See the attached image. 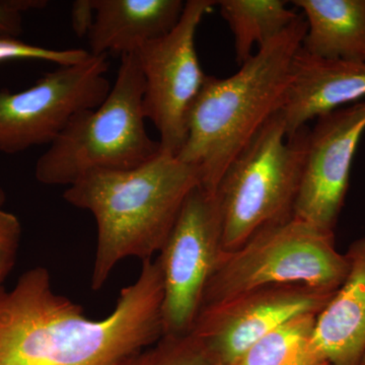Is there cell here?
Listing matches in <instances>:
<instances>
[{"mask_svg":"<svg viewBox=\"0 0 365 365\" xmlns=\"http://www.w3.org/2000/svg\"><path fill=\"white\" fill-rule=\"evenodd\" d=\"M163 299L153 259L103 319L57 294L47 269H31L11 289L0 287V365H126L163 337Z\"/></svg>","mask_w":365,"mask_h":365,"instance_id":"obj_1","label":"cell"},{"mask_svg":"<svg viewBox=\"0 0 365 365\" xmlns=\"http://www.w3.org/2000/svg\"><path fill=\"white\" fill-rule=\"evenodd\" d=\"M198 186L195 167L162 150L135 169L91 173L69 186L64 200L91 212L97 225L91 288L100 289L119 262L160 253Z\"/></svg>","mask_w":365,"mask_h":365,"instance_id":"obj_2","label":"cell"},{"mask_svg":"<svg viewBox=\"0 0 365 365\" xmlns=\"http://www.w3.org/2000/svg\"><path fill=\"white\" fill-rule=\"evenodd\" d=\"M307 33L304 16L255 53L234 76H206L192 105L177 158L200 174V186L216 193L223 175L279 111L292 61Z\"/></svg>","mask_w":365,"mask_h":365,"instance_id":"obj_3","label":"cell"},{"mask_svg":"<svg viewBox=\"0 0 365 365\" xmlns=\"http://www.w3.org/2000/svg\"><path fill=\"white\" fill-rule=\"evenodd\" d=\"M143 95L136 53L125 54L104 102L71 118L36 163V179L69 187L91 173L135 169L155 157L160 143L146 130Z\"/></svg>","mask_w":365,"mask_h":365,"instance_id":"obj_4","label":"cell"},{"mask_svg":"<svg viewBox=\"0 0 365 365\" xmlns=\"http://www.w3.org/2000/svg\"><path fill=\"white\" fill-rule=\"evenodd\" d=\"M348 271L349 261L336 248L335 232L292 216L262 228L239 248L222 251L201 309L270 285L336 292Z\"/></svg>","mask_w":365,"mask_h":365,"instance_id":"obj_5","label":"cell"},{"mask_svg":"<svg viewBox=\"0 0 365 365\" xmlns=\"http://www.w3.org/2000/svg\"><path fill=\"white\" fill-rule=\"evenodd\" d=\"M309 133L306 126L287 136L278 111L228 167L216 190L222 251L239 248L262 228L294 216Z\"/></svg>","mask_w":365,"mask_h":365,"instance_id":"obj_6","label":"cell"},{"mask_svg":"<svg viewBox=\"0 0 365 365\" xmlns=\"http://www.w3.org/2000/svg\"><path fill=\"white\" fill-rule=\"evenodd\" d=\"M222 251V211L217 194L198 186L182 205L155 259L163 278V336L191 332Z\"/></svg>","mask_w":365,"mask_h":365,"instance_id":"obj_7","label":"cell"},{"mask_svg":"<svg viewBox=\"0 0 365 365\" xmlns=\"http://www.w3.org/2000/svg\"><path fill=\"white\" fill-rule=\"evenodd\" d=\"M215 6L213 0H188L177 26L136 52L144 78V115L160 134V150L176 157L186 138L190 110L207 76L197 56V29Z\"/></svg>","mask_w":365,"mask_h":365,"instance_id":"obj_8","label":"cell"},{"mask_svg":"<svg viewBox=\"0 0 365 365\" xmlns=\"http://www.w3.org/2000/svg\"><path fill=\"white\" fill-rule=\"evenodd\" d=\"M107 55L59 66L19 93L0 90V153L51 144L72 117L104 102L111 90Z\"/></svg>","mask_w":365,"mask_h":365,"instance_id":"obj_9","label":"cell"},{"mask_svg":"<svg viewBox=\"0 0 365 365\" xmlns=\"http://www.w3.org/2000/svg\"><path fill=\"white\" fill-rule=\"evenodd\" d=\"M335 292L299 284L256 288L203 307L191 332L220 365H234L268 334L304 314H318Z\"/></svg>","mask_w":365,"mask_h":365,"instance_id":"obj_10","label":"cell"},{"mask_svg":"<svg viewBox=\"0 0 365 365\" xmlns=\"http://www.w3.org/2000/svg\"><path fill=\"white\" fill-rule=\"evenodd\" d=\"M364 132L365 100L317 119L309 133L294 217L335 232Z\"/></svg>","mask_w":365,"mask_h":365,"instance_id":"obj_11","label":"cell"},{"mask_svg":"<svg viewBox=\"0 0 365 365\" xmlns=\"http://www.w3.org/2000/svg\"><path fill=\"white\" fill-rule=\"evenodd\" d=\"M365 100V62L319 58L299 48L279 113L287 136L311 120Z\"/></svg>","mask_w":365,"mask_h":365,"instance_id":"obj_12","label":"cell"},{"mask_svg":"<svg viewBox=\"0 0 365 365\" xmlns=\"http://www.w3.org/2000/svg\"><path fill=\"white\" fill-rule=\"evenodd\" d=\"M349 271L316 318L313 342L329 365H361L365 354V237L350 245Z\"/></svg>","mask_w":365,"mask_h":365,"instance_id":"obj_13","label":"cell"},{"mask_svg":"<svg viewBox=\"0 0 365 365\" xmlns=\"http://www.w3.org/2000/svg\"><path fill=\"white\" fill-rule=\"evenodd\" d=\"M90 53L123 56L169 34L181 19L182 0H93Z\"/></svg>","mask_w":365,"mask_h":365,"instance_id":"obj_14","label":"cell"},{"mask_svg":"<svg viewBox=\"0 0 365 365\" xmlns=\"http://www.w3.org/2000/svg\"><path fill=\"white\" fill-rule=\"evenodd\" d=\"M307 21L302 49L329 60L365 62V0H294Z\"/></svg>","mask_w":365,"mask_h":365,"instance_id":"obj_15","label":"cell"},{"mask_svg":"<svg viewBox=\"0 0 365 365\" xmlns=\"http://www.w3.org/2000/svg\"><path fill=\"white\" fill-rule=\"evenodd\" d=\"M220 14L234 35L235 60L242 66L259 48L294 24L300 14L288 9L283 0H220Z\"/></svg>","mask_w":365,"mask_h":365,"instance_id":"obj_16","label":"cell"},{"mask_svg":"<svg viewBox=\"0 0 365 365\" xmlns=\"http://www.w3.org/2000/svg\"><path fill=\"white\" fill-rule=\"evenodd\" d=\"M318 314H304L268 334L234 365H329L313 342Z\"/></svg>","mask_w":365,"mask_h":365,"instance_id":"obj_17","label":"cell"},{"mask_svg":"<svg viewBox=\"0 0 365 365\" xmlns=\"http://www.w3.org/2000/svg\"><path fill=\"white\" fill-rule=\"evenodd\" d=\"M146 365H220L203 341L190 332L163 336Z\"/></svg>","mask_w":365,"mask_h":365,"instance_id":"obj_18","label":"cell"},{"mask_svg":"<svg viewBox=\"0 0 365 365\" xmlns=\"http://www.w3.org/2000/svg\"><path fill=\"white\" fill-rule=\"evenodd\" d=\"M90 51L83 49H50L28 44L19 38L0 37V63L11 60H42L58 66H72L90 58Z\"/></svg>","mask_w":365,"mask_h":365,"instance_id":"obj_19","label":"cell"},{"mask_svg":"<svg viewBox=\"0 0 365 365\" xmlns=\"http://www.w3.org/2000/svg\"><path fill=\"white\" fill-rule=\"evenodd\" d=\"M21 235L20 220L0 206V287L14 267Z\"/></svg>","mask_w":365,"mask_h":365,"instance_id":"obj_20","label":"cell"},{"mask_svg":"<svg viewBox=\"0 0 365 365\" xmlns=\"http://www.w3.org/2000/svg\"><path fill=\"white\" fill-rule=\"evenodd\" d=\"M47 4L44 0H0V37H20L23 33V14Z\"/></svg>","mask_w":365,"mask_h":365,"instance_id":"obj_21","label":"cell"},{"mask_svg":"<svg viewBox=\"0 0 365 365\" xmlns=\"http://www.w3.org/2000/svg\"><path fill=\"white\" fill-rule=\"evenodd\" d=\"M71 16L74 32L78 34L79 37L88 36L95 16L93 0L74 1L72 4Z\"/></svg>","mask_w":365,"mask_h":365,"instance_id":"obj_22","label":"cell"},{"mask_svg":"<svg viewBox=\"0 0 365 365\" xmlns=\"http://www.w3.org/2000/svg\"><path fill=\"white\" fill-rule=\"evenodd\" d=\"M150 349L145 350L140 354L137 355L133 359H131L126 365H146L150 360Z\"/></svg>","mask_w":365,"mask_h":365,"instance_id":"obj_23","label":"cell"},{"mask_svg":"<svg viewBox=\"0 0 365 365\" xmlns=\"http://www.w3.org/2000/svg\"><path fill=\"white\" fill-rule=\"evenodd\" d=\"M4 202H6V194L4 190L0 188V206H4Z\"/></svg>","mask_w":365,"mask_h":365,"instance_id":"obj_24","label":"cell"},{"mask_svg":"<svg viewBox=\"0 0 365 365\" xmlns=\"http://www.w3.org/2000/svg\"><path fill=\"white\" fill-rule=\"evenodd\" d=\"M361 365H365V354L364 359H362Z\"/></svg>","mask_w":365,"mask_h":365,"instance_id":"obj_25","label":"cell"}]
</instances>
